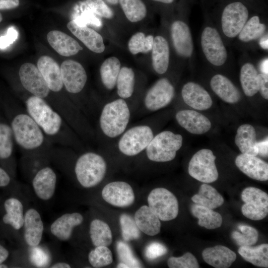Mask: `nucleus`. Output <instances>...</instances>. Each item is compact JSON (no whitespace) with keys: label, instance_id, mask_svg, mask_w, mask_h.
<instances>
[{"label":"nucleus","instance_id":"f257e3e1","mask_svg":"<svg viewBox=\"0 0 268 268\" xmlns=\"http://www.w3.org/2000/svg\"><path fill=\"white\" fill-rule=\"evenodd\" d=\"M130 117L126 101L122 98L116 99L103 107L99 119L100 128L107 137H116L125 131Z\"/></svg>","mask_w":268,"mask_h":268},{"label":"nucleus","instance_id":"f03ea898","mask_svg":"<svg viewBox=\"0 0 268 268\" xmlns=\"http://www.w3.org/2000/svg\"><path fill=\"white\" fill-rule=\"evenodd\" d=\"M74 170L80 185L84 188H92L103 180L107 171V164L101 155L89 152L78 158Z\"/></svg>","mask_w":268,"mask_h":268},{"label":"nucleus","instance_id":"7ed1b4c3","mask_svg":"<svg viewBox=\"0 0 268 268\" xmlns=\"http://www.w3.org/2000/svg\"><path fill=\"white\" fill-rule=\"evenodd\" d=\"M182 143L181 134L169 131H163L153 136L145 149L146 155L152 161H170L175 158Z\"/></svg>","mask_w":268,"mask_h":268},{"label":"nucleus","instance_id":"20e7f679","mask_svg":"<svg viewBox=\"0 0 268 268\" xmlns=\"http://www.w3.org/2000/svg\"><path fill=\"white\" fill-rule=\"evenodd\" d=\"M26 105L30 117L46 134L54 135L58 133L62 119L43 98L33 95L27 99Z\"/></svg>","mask_w":268,"mask_h":268},{"label":"nucleus","instance_id":"39448f33","mask_svg":"<svg viewBox=\"0 0 268 268\" xmlns=\"http://www.w3.org/2000/svg\"><path fill=\"white\" fill-rule=\"evenodd\" d=\"M11 129L16 141L25 149L36 148L43 142L44 135L39 126L26 114L15 116L11 123Z\"/></svg>","mask_w":268,"mask_h":268},{"label":"nucleus","instance_id":"423d86ee","mask_svg":"<svg viewBox=\"0 0 268 268\" xmlns=\"http://www.w3.org/2000/svg\"><path fill=\"white\" fill-rule=\"evenodd\" d=\"M122 134L118 147L122 153L128 156L136 155L145 150L154 136L152 129L147 125L132 127Z\"/></svg>","mask_w":268,"mask_h":268},{"label":"nucleus","instance_id":"0eeeda50","mask_svg":"<svg viewBox=\"0 0 268 268\" xmlns=\"http://www.w3.org/2000/svg\"><path fill=\"white\" fill-rule=\"evenodd\" d=\"M149 207L163 221L175 219L179 212L177 199L170 191L164 188L152 190L147 198Z\"/></svg>","mask_w":268,"mask_h":268},{"label":"nucleus","instance_id":"6e6552de","mask_svg":"<svg viewBox=\"0 0 268 268\" xmlns=\"http://www.w3.org/2000/svg\"><path fill=\"white\" fill-rule=\"evenodd\" d=\"M216 156L208 149H202L197 152L190 161L188 167L189 175L204 183L215 181L218 173L215 163Z\"/></svg>","mask_w":268,"mask_h":268},{"label":"nucleus","instance_id":"1a4fd4ad","mask_svg":"<svg viewBox=\"0 0 268 268\" xmlns=\"http://www.w3.org/2000/svg\"><path fill=\"white\" fill-rule=\"evenodd\" d=\"M201 45L206 59L211 64L220 66L225 63L227 51L216 29L209 26L204 29L201 36Z\"/></svg>","mask_w":268,"mask_h":268},{"label":"nucleus","instance_id":"9d476101","mask_svg":"<svg viewBox=\"0 0 268 268\" xmlns=\"http://www.w3.org/2000/svg\"><path fill=\"white\" fill-rule=\"evenodd\" d=\"M249 16L247 7L240 2H233L224 8L221 16L222 29L228 37L237 36L246 23Z\"/></svg>","mask_w":268,"mask_h":268},{"label":"nucleus","instance_id":"9b49d317","mask_svg":"<svg viewBox=\"0 0 268 268\" xmlns=\"http://www.w3.org/2000/svg\"><path fill=\"white\" fill-rule=\"evenodd\" d=\"M175 95V89L166 78L158 80L147 91L144 99L145 108L151 111L167 106Z\"/></svg>","mask_w":268,"mask_h":268},{"label":"nucleus","instance_id":"f8f14e48","mask_svg":"<svg viewBox=\"0 0 268 268\" xmlns=\"http://www.w3.org/2000/svg\"><path fill=\"white\" fill-rule=\"evenodd\" d=\"M19 75L23 86L34 96L42 98L48 96L50 89L34 65L29 63L23 64L20 67Z\"/></svg>","mask_w":268,"mask_h":268},{"label":"nucleus","instance_id":"ddd939ff","mask_svg":"<svg viewBox=\"0 0 268 268\" xmlns=\"http://www.w3.org/2000/svg\"><path fill=\"white\" fill-rule=\"evenodd\" d=\"M102 197L108 203L119 207L131 206L135 199L132 187L123 181H115L107 184L102 191Z\"/></svg>","mask_w":268,"mask_h":268},{"label":"nucleus","instance_id":"4468645a","mask_svg":"<svg viewBox=\"0 0 268 268\" xmlns=\"http://www.w3.org/2000/svg\"><path fill=\"white\" fill-rule=\"evenodd\" d=\"M60 68L63 85L67 91L71 93L80 92L87 78L83 66L77 62L68 60L62 63Z\"/></svg>","mask_w":268,"mask_h":268},{"label":"nucleus","instance_id":"2eb2a0df","mask_svg":"<svg viewBox=\"0 0 268 268\" xmlns=\"http://www.w3.org/2000/svg\"><path fill=\"white\" fill-rule=\"evenodd\" d=\"M235 162L249 177L260 181L268 180V164L256 156L241 153L237 156Z\"/></svg>","mask_w":268,"mask_h":268},{"label":"nucleus","instance_id":"dca6fc26","mask_svg":"<svg viewBox=\"0 0 268 268\" xmlns=\"http://www.w3.org/2000/svg\"><path fill=\"white\" fill-rule=\"evenodd\" d=\"M171 37L175 51L184 57L191 56L194 45L190 28L184 22L174 21L171 27Z\"/></svg>","mask_w":268,"mask_h":268},{"label":"nucleus","instance_id":"f3484780","mask_svg":"<svg viewBox=\"0 0 268 268\" xmlns=\"http://www.w3.org/2000/svg\"><path fill=\"white\" fill-rule=\"evenodd\" d=\"M176 119L181 127L195 134L207 132L211 126V122L207 117L194 110H180L176 113Z\"/></svg>","mask_w":268,"mask_h":268},{"label":"nucleus","instance_id":"a211bd4d","mask_svg":"<svg viewBox=\"0 0 268 268\" xmlns=\"http://www.w3.org/2000/svg\"><path fill=\"white\" fill-rule=\"evenodd\" d=\"M182 96L185 103L199 110H205L211 107L212 101L209 93L200 85L189 82L182 89Z\"/></svg>","mask_w":268,"mask_h":268},{"label":"nucleus","instance_id":"6ab92c4d","mask_svg":"<svg viewBox=\"0 0 268 268\" xmlns=\"http://www.w3.org/2000/svg\"><path fill=\"white\" fill-rule=\"evenodd\" d=\"M67 27L88 49L96 53H101L105 47L101 35L86 25H79L74 20L69 21Z\"/></svg>","mask_w":268,"mask_h":268},{"label":"nucleus","instance_id":"aec40b11","mask_svg":"<svg viewBox=\"0 0 268 268\" xmlns=\"http://www.w3.org/2000/svg\"><path fill=\"white\" fill-rule=\"evenodd\" d=\"M37 67L50 90L58 92L62 89L64 85L61 68L53 59L47 56L41 57L37 62Z\"/></svg>","mask_w":268,"mask_h":268},{"label":"nucleus","instance_id":"412c9836","mask_svg":"<svg viewBox=\"0 0 268 268\" xmlns=\"http://www.w3.org/2000/svg\"><path fill=\"white\" fill-rule=\"evenodd\" d=\"M56 181V175L51 168L45 167L38 171L32 182L37 197L43 200L50 199L55 193Z\"/></svg>","mask_w":268,"mask_h":268},{"label":"nucleus","instance_id":"4be33fe9","mask_svg":"<svg viewBox=\"0 0 268 268\" xmlns=\"http://www.w3.org/2000/svg\"><path fill=\"white\" fill-rule=\"evenodd\" d=\"M47 37L51 47L62 56H73L82 50V48L74 39L60 31H51Z\"/></svg>","mask_w":268,"mask_h":268},{"label":"nucleus","instance_id":"5701e85b","mask_svg":"<svg viewBox=\"0 0 268 268\" xmlns=\"http://www.w3.org/2000/svg\"><path fill=\"white\" fill-rule=\"evenodd\" d=\"M202 257L207 264L216 268H228L236 259L233 251L222 245L205 248L202 252Z\"/></svg>","mask_w":268,"mask_h":268},{"label":"nucleus","instance_id":"b1692460","mask_svg":"<svg viewBox=\"0 0 268 268\" xmlns=\"http://www.w3.org/2000/svg\"><path fill=\"white\" fill-rule=\"evenodd\" d=\"M23 226L26 243L31 247L38 246L42 239L44 226L40 215L36 210L30 209L26 211Z\"/></svg>","mask_w":268,"mask_h":268},{"label":"nucleus","instance_id":"393cba45","mask_svg":"<svg viewBox=\"0 0 268 268\" xmlns=\"http://www.w3.org/2000/svg\"><path fill=\"white\" fill-rule=\"evenodd\" d=\"M83 218L77 212L64 214L57 218L51 226L53 235L62 241L68 240L76 226L82 223Z\"/></svg>","mask_w":268,"mask_h":268},{"label":"nucleus","instance_id":"a878e982","mask_svg":"<svg viewBox=\"0 0 268 268\" xmlns=\"http://www.w3.org/2000/svg\"><path fill=\"white\" fill-rule=\"evenodd\" d=\"M210 85L214 93L225 102L234 104L241 98L240 91L226 76L217 74L211 79Z\"/></svg>","mask_w":268,"mask_h":268},{"label":"nucleus","instance_id":"bb28decb","mask_svg":"<svg viewBox=\"0 0 268 268\" xmlns=\"http://www.w3.org/2000/svg\"><path fill=\"white\" fill-rule=\"evenodd\" d=\"M235 143L243 154L253 156L258 154L256 133L251 125L244 124L238 128Z\"/></svg>","mask_w":268,"mask_h":268},{"label":"nucleus","instance_id":"cd10ccee","mask_svg":"<svg viewBox=\"0 0 268 268\" xmlns=\"http://www.w3.org/2000/svg\"><path fill=\"white\" fill-rule=\"evenodd\" d=\"M134 219L139 229L147 235L154 236L160 231V219L148 206L142 205L137 209Z\"/></svg>","mask_w":268,"mask_h":268},{"label":"nucleus","instance_id":"c85d7f7f","mask_svg":"<svg viewBox=\"0 0 268 268\" xmlns=\"http://www.w3.org/2000/svg\"><path fill=\"white\" fill-rule=\"evenodd\" d=\"M151 51L154 70L158 74L164 73L169 63L170 50L167 41L162 36H156L154 38Z\"/></svg>","mask_w":268,"mask_h":268},{"label":"nucleus","instance_id":"c756f323","mask_svg":"<svg viewBox=\"0 0 268 268\" xmlns=\"http://www.w3.org/2000/svg\"><path fill=\"white\" fill-rule=\"evenodd\" d=\"M191 212L199 219L198 224L207 229H216L222 223L221 215L212 209L195 203L191 206Z\"/></svg>","mask_w":268,"mask_h":268},{"label":"nucleus","instance_id":"7c9ffc66","mask_svg":"<svg viewBox=\"0 0 268 268\" xmlns=\"http://www.w3.org/2000/svg\"><path fill=\"white\" fill-rule=\"evenodd\" d=\"M191 199L195 203L212 209L220 206L224 202L222 196L215 188L206 183L201 186L198 193L194 195Z\"/></svg>","mask_w":268,"mask_h":268},{"label":"nucleus","instance_id":"2f4dec72","mask_svg":"<svg viewBox=\"0 0 268 268\" xmlns=\"http://www.w3.org/2000/svg\"><path fill=\"white\" fill-rule=\"evenodd\" d=\"M238 252L244 259L256 266L268 267V244H262L256 247L240 246Z\"/></svg>","mask_w":268,"mask_h":268},{"label":"nucleus","instance_id":"473e14b6","mask_svg":"<svg viewBox=\"0 0 268 268\" xmlns=\"http://www.w3.org/2000/svg\"><path fill=\"white\" fill-rule=\"evenodd\" d=\"M121 68V63L115 57L106 59L102 64L100 68L101 79L108 90H112L115 87Z\"/></svg>","mask_w":268,"mask_h":268},{"label":"nucleus","instance_id":"72a5a7b5","mask_svg":"<svg viewBox=\"0 0 268 268\" xmlns=\"http://www.w3.org/2000/svg\"><path fill=\"white\" fill-rule=\"evenodd\" d=\"M4 205L6 213L2 218L3 222L16 230L20 229L24 219L22 203L16 199L10 198L5 201Z\"/></svg>","mask_w":268,"mask_h":268},{"label":"nucleus","instance_id":"f704fd0d","mask_svg":"<svg viewBox=\"0 0 268 268\" xmlns=\"http://www.w3.org/2000/svg\"><path fill=\"white\" fill-rule=\"evenodd\" d=\"M89 233L92 244L96 247L108 246L112 242V234L109 226L100 219L91 221Z\"/></svg>","mask_w":268,"mask_h":268},{"label":"nucleus","instance_id":"c9c22d12","mask_svg":"<svg viewBox=\"0 0 268 268\" xmlns=\"http://www.w3.org/2000/svg\"><path fill=\"white\" fill-rule=\"evenodd\" d=\"M240 79L246 96L251 97L258 92V73L252 64L247 63L242 67Z\"/></svg>","mask_w":268,"mask_h":268},{"label":"nucleus","instance_id":"e433bc0d","mask_svg":"<svg viewBox=\"0 0 268 268\" xmlns=\"http://www.w3.org/2000/svg\"><path fill=\"white\" fill-rule=\"evenodd\" d=\"M135 75L133 69L127 67L121 68L116 82L117 92L122 99H127L133 94Z\"/></svg>","mask_w":268,"mask_h":268},{"label":"nucleus","instance_id":"4c0bfd02","mask_svg":"<svg viewBox=\"0 0 268 268\" xmlns=\"http://www.w3.org/2000/svg\"><path fill=\"white\" fill-rule=\"evenodd\" d=\"M127 19L132 22L142 20L147 13L145 5L141 0H119Z\"/></svg>","mask_w":268,"mask_h":268},{"label":"nucleus","instance_id":"58836bf2","mask_svg":"<svg viewBox=\"0 0 268 268\" xmlns=\"http://www.w3.org/2000/svg\"><path fill=\"white\" fill-rule=\"evenodd\" d=\"M266 30V26L260 22L259 17L254 16L247 21L238 34V37L241 41L248 42L260 38L264 34Z\"/></svg>","mask_w":268,"mask_h":268},{"label":"nucleus","instance_id":"ea45409f","mask_svg":"<svg viewBox=\"0 0 268 268\" xmlns=\"http://www.w3.org/2000/svg\"><path fill=\"white\" fill-rule=\"evenodd\" d=\"M241 198L249 206L268 208V195L258 188L252 187L245 188L242 192Z\"/></svg>","mask_w":268,"mask_h":268},{"label":"nucleus","instance_id":"a19ab883","mask_svg":"<svg viewBox=\"0 0 268 268\" xmlns=\"http://www.w3.org/2000/svg\"><path fill=\"white\" fill-rule=\"evenodd\" d=\"M241 233L234 231L231 236L235 242L240 246H249L256 243L258 240V231L254 227L241 224L238 227Z\"/></svg>","mask_w":268,"mask_h":268},{"label":"nucleus","instance_id":"79ce46f5","mask_svg":"<svg viewBox=\"0 0 268 268\" xmlns=\"http://www.w3.org/2000/svg\"><path fill=\"white\" fill-rule=\"evenodd\" d=\"M88 260L93 267L102 268L113 262V255L107 246H97L89 253Z\"/></svg>","mask_w":268,"mask_h":268},{"label":"nucleus","instance_id":"37998d69","mask_svg":"<svg viewBox=\"0 0 268 268\" xmlns=\"http://www.w3.org/2000/svg\"><path fill=\"white\" fill-rule=\"evenodd\" d=\"M122 236L125 241L138 239L140 237V230L134 219L130 215L123 213L119 218Z\"/></svg>","mask_w":268,"mask_h":268},{"label":"nucleus","instance_id":"c03bdc74","mask_svg":"<svg viewBox=\"0 0 268 268\" xmlns=\"http://www.w3.org/2000/svg\"><path fill=\"white\" fill-rule=\"evenodd\" d=\"M12 129L4 124H0V158L9 157L13 150Z\"/></svg>","mask_w":268,"mask_h":268},{"label":"nucleus","instance_id":"a18cd8bd","mask_svg":"<svg viewBox=\"0 0 268 268\" xmlns=\"http://www.w3.org/2000/svg\"><path fill=\"white\" fill-rule=\"evenodd\" d=\"M117 252L120 262L126 264L129 268H141L140 261L135 257L129 245L122 241L116 245Z\"/></svg>","mask_w":268,"mask_h":268},{"label":"nucleus","instance_id":"49530a36","mask_svg":"<svg viewBox=\"0 0 268 268\" xmlns=\"http://www.w3.org/2000/svg\"><path fill=\"white\" fill-rule=\"evenodd\" d=\"M170 268H198L200 267L196 257L191 253H186L180 257H171L167 261Z\"/></svg>","mask_w":268,"mask_h":268},{"label":"nucleus","instance_id":"de8ad7c7","mask_svg":"<svg viewBox=\"0 0 268 268\" xmlns=\"http://www.w3.org/2000/svg\"><path fill=\"white\" fill-rule=\"evenodd\" d=\"M90 9L96 14L105 18H112L114 13L103 0H86Z\"/></svg>","mask_w":268,"mask_h":268},{"label":"nucleus","instance_id":"09e8293b","mask_svg":"<svg viewBox=\"0 0 268 268\" xmlns=\"http://www.w3.org/2000/svg\"><path fill=\"white\" fill-rule=\"evenodd\" d=\"M128 48L133 55L146 53L145 34L141 32L134 34L129 41Z\"/></svg>","mask_w":268,"mask_h":268},{"label":"nucleus","instance_id":"8fccbe9b","mask_svg":"<svg viewBox=\"0 0 268 268\" xmlns=\"http://www.w3.org/2000/svg\"><path fill=\"white\" fill-rule=\"evenodd\" d=\"M167 253V248L162 244L156 242L148 244L145 250V257L149 260L156 259Z\"/></svg>","mask_w":268,"mask_h":268},{"label":"nucleus","instance_id":"3c124183","mask_svg":"<svg viewBox=\"0 0 268 268\" xmlns=\"http://www.w3.org/2000/svg\"><path fill=\"white\" fill-rule=\"evenodd\" d=\"M18 33L14 26L9 27L5 35L0 36V49H4L13 44L17 39Z\"/></svg>","mask_w":268,"mask_h":268},{"label":"nucleus","instance_id":"603ef678","mask_svg":"<svg viewBox=\"0 0 268 268\" xmlns=\"http://www.w3.org/2000/svg\"><path fill=\"white\" fill-rule=\"evenodd\" d=\"M258 91L265 99H268V76L264 73L258 74Z\"/></svg>","mask_w":268,"mask_h":268},{"label":"nucleus","instance_id":"864d4df0","mask_svg":"<svg viewBox=\"0 0 268 268\" xmlns=\"http://www.w3.org/2000/svg\"><path fill=\"white\" fill-rule=\"evenodd\" d=\"M35 251H33V261L37 266H43V264H45L46 261V255L41 251H40L37 248L35 249Z\"/></svg>","mask_w":268,"mask_h":268},{"label":"nucleus","instance_id":"5fc2aeb1","mask_svg":"<svg viewBox=\"0 0 268 268\" xmlns=\"http://www.w3.org/2000/svg\"><path fill=\"white\" fill-rule=\"evenodd\" d=\"M19 4V0H0V9H13Z\"/></svg>","mask_w":268,"mask_h":268},{"label":"nucleus","instance_id":"6e6d98bb","mask_svg":"<svg viewBox=\"0 0 268 268\" xmlns=\"http://www.w3.org/2000/svg\"><path fill=\"white\" fill-rule=\"evenodd\" d=\"M268 138L263 141L258 142V154L264 157L268 156Z\"/></svg>","mask_w":268,"mask_h":268},{"label":"nucleus","instance_id":"4d7b16f0","mask_svg":"<svg viewBox=\"0 0 268 268\" xmlns=\"http://www.w3.org/2000/svg\"><path fill=\"white\" fill-rule=\"evenodd\" d=\"M10 182V177L7 173L0 168V187L7 186Z\"/></svg>","mask_w":268,"mask_h":268},{"label":"nucleus","instance_id":"13d9d810","mask_svg":"<svg viewBox=\"0 0 268 268\" xmlns=\"http://www.w3.org/2000/svg\"><path fill=\"white\" fill-rule=\"evenodd\" d=\"M8 255L7 250L0 245V264H2L7 258Z\"/></svg>","mask_w":268,"mask_h":268},{"label":"nucleus","instance_id":"bf43d9fd","mask_svg":"<svg viewBox=\"0 0 268 268\" xmlns=\"http://www.w3.org/2000/svg\"><path fill=\"white\" fill-rule=\"evenodd\" d=\"M268 58L263 60L260 66V68L262 73L268 74Z\"/></svg>","mask_w":268,"mask_h":268},{"label":"nucleus","instance_id":"052dcab7","mask_svg":"<svg viewBox=\"0 0 268 268\" xmlns=\"http://www.w3.org/2000/svg\"><path fill=\"white\" fill-rule=\"evenodd\" d=\"M259 45L264 50L268 49V34L262 37L259 41Z\"/></svg>","mask_w":268,"mask_h":268},{"label":"nucleus","instance_id":"680f3d73","mask_svg":"<svg viewBox=\"0 0 268 268\" xmlns=\"http://www.w3.org/2000/svg\"><path fill=\"white\" fill-rule=\"evenodd\" d=\"M52 268H70V266L65 263H58L53 265Z\"/></svg>","mask_w":268,"mask_h":268},{"label":"nucleus","instance_id":"e2e57ef3","mask_svg":"<svg viewBox=\"0 0 268 268\" xmlns=\"http://www.w3.org/2000/svg\"><path fill=\"white\" fill-rule=\"evenodd\" d=\"M153 0L161 2L164 3H171L174 1V0Z\"/></svg>","mask_w":268,"mask_h":268},{"label":"nucleus","instance_id":"0e129e2a","mask_svg":"<svg viewBox=\"0 0 268 268\" xmlns=\"http://www.w3.org/2000/svg\"><path fill=\"white\" fill-rule=\"evenodd\" d=\"M107 2L112 4H117L118 3V0H104Z\"/></svg>","mask_w":268,"mask_h":268},{"label":"nucleus","instance_id":"69168bd1","mask_svg":"<svg viewBox=\"0 0 268 268\" xmlns=\"http://www.w3.org/2000/svg\"><path fill=\"white\" fill-rule=\"evenodd\" d=\"M117 268H129V267L125 264L120 262L118 264Z\"/></svg>","mask_w":268,"mask_h":268},{"label":"nucleus","instance_id":"338daca9","mask_svg":"<svg viewBox=\"0 0 268 268\" xmlns=\"http://www.w3.org/2000/svg\"><path fill=\"white\" fill-rule=\"evenodd\" d=\"M0 268H7V267L6 265H3V264H0Z\"/></svg>","mask_w":268,"mask_h":268},{"label":"nucleus","instance_id":"774afa93","mask_svg":"<svg viewBox=\"0 0 268 268\" xmlns=\"http://www.w3.org/2000/svg\"><path fill=\"white\" fill-rule=\"evenodd\" d=\"M2 16L1 13H0V22L2 21Z\"/></svg>","mask_w":268,"mask_h":268}]
</instances>
